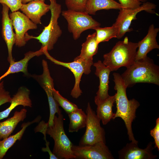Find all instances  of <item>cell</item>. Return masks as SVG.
Masks as SVG:
<instances>
[{"label":"cell","instance_id":"9c48e42d","mask_svg":"<svg viewBox=\"0 0 159 159\" xmlns=\"http://www.w3.org/2000/svg\"><path fill=\"white\" fill-rule=\"evenodd\" d=\"M43 69L42 74L40 75H34L33 77L36 80L45 91L48 101L50 114L48 121V126L53 125L54 119L56 113L62 112L59 106L54 98L53 90L54 88L53 79L51 77L47 62L44 59L42 61Z\"/></svg>","mask_w":159,"mask_h":159},{"label":"cell","instance_id":"2e32d148","mask_svg":"<svg viewBox=\"0 0 159 159\" xmlns=\"http://www.w3.org/2000/svg\"><path fill=\"white\" fill-rule=\"evenodd\" d=\"M159 31V28L155 27L153 24L150 25L146 36L137 43L138 49L136 52L135 61L145 58L147 54L153 49H159L156 38Z\"/></svg>","mask_w":159,"mask_h":159},{"label":"cell","instance_id":"d6a6232c","mask_svg":"<svg viewBox=\"0 0 159 159\" xmlns=\"http://www.w3.org/2000/svg\"><path fill=\"white\" fill-rule=\"evenodd\" d=\"M46 147L42 148V151L44 152H47L49 155V159H58L57 157L50 150L49 145V141L46 142Z\"/></svg>","mask_w":159,"mask_h":159},{"label":"cell","instance_id":"9a60e30c","mask_svg":"<svg viewBox=\"0 0 159 159\" xmlns=\"http://www.w3.org/2000/svg\"><path fill=\"white\" fill-rule=\"evenodd\" d=\"M1 4L2 6L1 33L7 47L8 61L11 63L14 61L12 56V52L13 45L15 44L16 36L13 31L12 20L9 15V8L5 4Z\"/></svg>","mask_w":159,"mask_h":159},{"label":"cell","instance_id":"4dcf8cb0","mask_svg":"<svg viewBox=\"0 0 159 159\" xmlns=\"http://www.w3.org/2000/svg\"><path fill=\"white\" fill-rule=\"evenodd\" d=\"M151 136L154 140L155 148H157L159 151V118L156 120V125L150 131Z\"/></svg>","mask_w":159,"mask_h":159},{"label":"cell","instance_id":"4fadbf2b","mask_svg":"<svg viewBox=\"0 0 159 159\" xmlns=\"http://www.w3.org/2000/svg\"><path fill=\"white\" fill-rule=\"evenodd\" d=\"M99 44L96 40V32L88 35L82 45L80 55L74 59L84 65L88 74L91 72V67L94 64L93 57L97 52Z\"/></svg>","mask_w":159,"mask_h":159},{"label":"cell","instance_id":"d590c367","mask_svg":"<svg viewBox=\"0 0 159 159\" xmlns=\"http://www.w3.org/2000/svg\"><path fill=\"white\" fill-rule=\"evenodd\" d=\"M147 0H146V1H147Z\"/></svg>","mask_w":159,"mask_h":159},{"label":"cell","instance_id":"f546056e","mask_svg":"<svg viewBox=\"0 0 159 159\" xmlns=\"http://www.w3.org/2000/svg\"><path fill=\"white\" fill-rule=\"evenodd\" d=\"M123 8L133 9L140 7L141 2L138 0H118Z\"/></svg>","mask_w":159,"mask_h":159},{"label":"cell","instance_id":"603a6c76","mask_svg":"<svg viewBox=\"0 0 159 159\" xmlns=\"http://www.w3.org/2000/svg\"><path fill=\"white\" fill-rule=\"evenodd\" d=\"M41 118L38 116L31 122H28L23 123L21 125L22 128L19 132L12 135L3 139H0V159H2L8 150L11 147L17 140L21 139L26 128L31 124L39 122Z\"/></svg>","mask_w":159,"mask_h":159},{"label":"cell","instance_id":"e0dca14e","mask_svg":"<svg viewBox=\"0 0 159 159\" xmlns=\"http://www.w3.org/2000/svg\"><path fill=\"white\" fill-rule=\"evenodd\" d=\"M93 65L96 68L95 74L99 77L100 81L98 89L95 97V102H96L103 100L110 96L108 94L109 77L111 71L100 60L94 63Z\"/></svg>","mask_w":159,"mask_h":159},{"label":"cell","instance_id":"3957f363","mask_svg":"<svg viewBox=\"0 0 159 159\" xmlns=\"http://www.w3.org/2000/svg\"><path fill=\"white\" fill-rule=\"evenodd\" d=\"M137 43L129 41L127 37L116 43L111 50L104 54L103 63L111 71L122 67L127 68L135 61Z\"/></svg>","mask_w":159,"mask_h":159},{"label":"cell","instance_id":"cb8c5ba5","mask_svg":"<svg viewBox=\"0 0 159 159\" xmlns=\"http://www.w3.org/2000/svg\"><path fill=\"white\" fill-rule=\"evenodd\" d=\"M123 7L114 0H87L85 12L89 14L95 15L101 10H120Z\"/></svg>","mask_w":159,"mask_h":159},{"label":"cell","instance_id":"836d02e7","mask_svg":"<svg viewBox=\"0 0 159 159\" xmlns=\"http://www.w3.org/2000/svg\"><path fill=\"white\" fill-rule=\"evenodd\" d=\"M42 1L44 2L45 0H22V4H25L27 2H29L32 1Z\"/></svg>","mask_w":159,"mask_h":159},{"label":"cell","instance_id":"1f68e13d","mask_svg":"<svg viewBox=\"0 0 159 159\" xmlns=\"http://www.w3.org/2000/svg\"><path fill=\"white\" fill-rule=\"evenodd\" d=\"M48 124V122H45L44 121L40 122L38 125L36 127L35 129V132H39L42 133L44 135V140L45 142L47 141L46 139V131Z\"/></svg>","mask_w":159,"mask_h":159},{"label":"cell","instance_id":"7402d4cb","mask_svg":"<svg viewBox=\"0 0 159 159\" xmlns=\"http://www.w3.org/2000/svg\"><path fill=\"white\" fill-rule=\"evenodd\" d=\"M115 100V94L113 96H109L103 100L95 102L97 106L96 115L104 125H107L113 119L114 116L112 108Z\"/></svg>","mask_w":159,"mask_h":159},{"label":"cell","instance_id":"5bb4252c","mask_svg":"<svg viewBox=\"0 0 159 159\" xmlns=\"http://www.w3.org/2000/svg\"><path fill=\"white\" fill-rule=\"evenodd\" d=\"M153 143L150 142L144 149L139 148L138 143L131 142L118 152L120 159H154L157 156L153 153Z\"/></svg>","mask_w":159,"mask_h":159},{"label":"cell","instance_id":"ba28073f","mask_svg":"<svg viewBox=\"0 0 159 159\" xmlns=\"http://www.w3.org/2000/svg\"><path fill=\"white\" fill-rule=\"evenodd\" d=\"M156 6L154 4L149 2L144 3L139 7L133 9L122 8L120 10L119 14L113 24L118 29L117 38L120 39L126 33L132 30L129 28L133 20L137 19V14L139 12L145 11L150 13H155L153 10Z\"/></svg>","mask_w":159,"mask_h":159},{"label":"cell","instance_id":"83f0119b","mask_svg":"<svg viewBox=\"0 0 159 159\" xmlns=\"http://www.w3.org/2000/svg\"><path fill=\"white\" fill-rule=\"evenodd\" d=\"M87 0H65L68 9L85 11Z\"/></svg>","mask_w":159,"mask_h":159},{"label":"cell","instance_id":"e575fe53","mask_svg":"<svg viewBox=\"0 0 159 159\" xmlns=\"http://www.w3.org/2000/svg\"><path fill=\"white\" fill-rule=\"evenodd\" d=\"M140 2H144L145 1H146V0H138Z\"/></svg>","mask_w":159,"mask_h":159},{"label":"cell","instance_id":"5b68a950","mask_svg":"<svg viewBox=\"0 0 159 159\" xmlns=\"http://www.w3.org/2000/svg\"><path fill=\"white\" fill-rule=\"evenodd\" d=\"M49 0L51 12L49 24L44 27L41 33L37 37L30 36L27 33L25 36L27 41L32 39H37L42 44L41 48L42 49H47L48 51L53 49L54 44L62 34L58 22V19L62 13L61 5L57 3L56 0Z\"/></svg>","mask_w":159,"mask_h":159},{"label":"cell","instance_id":"7a4b0ae2","mask_svg":"<svg viewBox=\"0 0 159 159\" xmlns=\"http://www.w3.org/2000/svg\"><path fill=\"white\" fill-rule=\"evenodd\" d=\"M121 76L127 88L140 83L159 85V67L147 56L135 61Z\"/></svg>","mask_w":159,"mask_h":159},{"label":"cell","instance_id":"ffe728a7","mask_svg":"<svg viewBox=\"0 0 159 159\" xmlns=\"http://www.w3.org/2000/svg\"><path fill=\"white\" fill-rule=\"evenodd\" d=\"M27 110L25 108L16 111L13 116L6 120L0 122V139H4L13 132L18 124L26 118Z\"/></svg>","mask_w":159,"mask_h":159},{"label":"cell","instance_id":"44dd1931","mask_svg":"<svg viewBox=\"0 0 159 159\" xmlns=\"http://www.w3.org/2000/svg\"><path fill=\"white\" fill-rule=\"evenodd\" d=\"M44 54L42 49H41L35 52L29 51L24 54V57L17 61H13L10 63V66L7 70L0 77V81L10 74L20 72L23 73L26 75H28L27 70L28 64L29 60L35 56H39Z\"/></svg>","mask_w":159,"mask_h":159},{"label":"cell","instance_id":"30bf717a","mask_svg":"<svg viewBox=\"0 0 159 159\" xmlns=\"http://www.w3.org/2000/svg\"><path fill=\"white\" fill-rule=\"evenodd\" d=\"M77 159H114L106 143L100 141L92 145H74L72 147Z\"/></svg>","mask_w":159,"mask_h":159},{"label":"cell","instance_id":"d4e9b609","mask_svg":"<svg viewBox=\"0 0 159 159\" xmlns=\"http://www.w3.org/2000/svg\"><path fill=\"white\" fill-rule=\"evenodd\" d=\"M68 114L69 120V132H77L79 130L86 127L87 115L81 109L78 108Z\"/></svg>","mask_w":159,"mask_h":159},{"label":"cell","instance_id":"d6986e66","mask_svg":"<svg viewBox=\"0 0 159 159\" xmlns=\"http://www.w3.org/2000/svg\"><path fill=\"white\" fill-rule=\"evenodd\" d=\"M30 94V91L29 89L24 87H20L11 97L10 106L5 110L0 112V120L7 117L12 110L18 105L32 107V103Z\"/></svg>","mask_w":159,"mask_h":159},{"label":"cell","instance_id":"4316f807","mask_svg":"<svg viewBox=\"0 0 159 159\" xmlns=\"http://www.w3.org/2000/svg\"><path fill=\"white\" fill-rule=\"evenodd\" d=\"M54 97L59 106H61L68 114L77 110V106L62 96L54 88L53 90Z\"/></svg>","mask_w":159,"mask_h":159},{"label":"cell","instance_id":"52a82bcc","mask_svg":"<svg viewBox=\"0 0 159 159\" xmlns=\"http://www.w3.org/2000/svg\"><path fill=\"white\" fill-rule=\"evenodd\" d=\"M86 112V130L79 145H92L100 141L106 143L105 130L101 126V120L92 109L89 102L87 104Z\"/></svg>","mask_w":159,"mask_h":159},{"label":"cell","instance_id":"f1b7e54d","mask_svg":"<svg viewBox=\"0 0 159 159\" xmlns=\"http://www.w3.org/2000/svg\"><path fill=\"white\" fill-rule=\"evenodd\" d=\"M0 3L6 5L12 12L19 10L23 4L22 0H0Z\"/></svg>","mask_w":159,"mask_h":159},{"label":"cell","instance_id":"277c9868","mask_svg":"<svg viewBox=\"0 0 159 159\" xmlns=\"http://www.w3.org/2000/svg\"><path fill=\"white\" fill-rule=\"evenodd\" d=\"M55 115L52 125L48 126L46 133L54 141L53 153L58 159H73L75 156L72 147L73 144L67 136L64 127V118L62 112Z\"/></svg>","mask_w":159,"mask_h":159},{"label":"cell","instance_id":"ac0fdd59","mask_svg":"<svg viewBox=\"0 0 159 159\" xmlns=\"http://www.w3.org/2000/svg\"><path fill=\"white\" fill-rule=\"evenodd\" d=\"M42 1H32L23 4L21 10L34 23L41 24V19L50 10L49 5Z\"/></svg>","mask_w":159,"mask_h":159},{"label":"cell","instance_id":"7c38bea8","mask_svg":"<svg viewBox=\"0 0 159 159\" xmlns=\"http://www.w3.org/2000/svg\"><path fill=\"white\" fill-rule=\"evenodd\" d=\"M44 54L47 59L54 64L63 66L69 69L73 73L75 78V84L72 90L71 95L74 98L77 99L82 93L80 88V83L83 73L88 74L84 65L81 62L74 61L70 62H65L58 61L52 57L47 49L43 50Z\"/></svg>","mask_w":159,"mask_h":159},{"label":"cell","instance_id":"6da1fadb","mask_svg":"<svg viewBox=\"0 0 159 159\" xmlns=\"http://www.w3.org/2000/svg\"><path fill=\"white\" fill-rule=\"evenodd\" d=\"M115 83L114 89L116 91L115 93V102L117 110L113 119L120 117L124 121L127 130L129 140L138 143L134 137L132 128V123L136 116V112L140 105L139 102L134 98L129 100L126 94L127 88L119 73L113 74Z\"/></svg>","mask_w":159,"mask_h":159},{"label":"cell","instance_id":"8fae6325","mask_svg":"<svg viewBox=\"0 0 159 159\" xmlns=\"http://www.w3.org/2000/svg\"><path fill=\"white\" fill-rule=\"evenodd\" d=\"M16 36L15 44L16 46L21 47L26 43L25 36L27 31L36 29L37 24L34 23L24 14L19 11L9 14Z\"/></svg>","mask_w":159,"mask_h":159},{"label":"cell","instance_id":"8992f818","mask_svg":"<svg viewBox=\"0 0 159 159\" xmlns=\"http://www.w3.org/2000/svg\"><path fill=\"white\" fill-rule=\"evenodd\" d=\"M62 14L67 20L68 30L74 40L78 39L84 31L94 29L100 26L99 22L85 11L68 9L62 11Z\"/></svg>","mask_w":159,"mask_h":159},{"label":"cell","instance_id":"484cf974","mask_svg":"<svg viewBox=\"0 0 159 159\" xmlns=\"http://www.w3.org/2000/svg\"><path fill=\"white\" fill-rule=\"evenodd\" d=\"M96 31V40L99 44L102 42H107L113 38H117L118 34V29L113 24L110 27L95 28Z\"/></svg>","mask_w":159,"mask_h":159}]
</instances>
